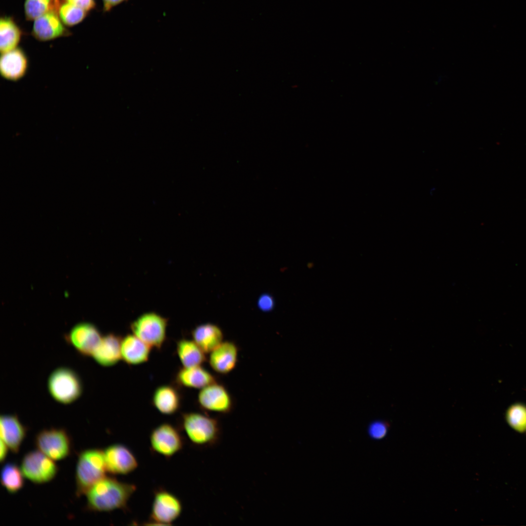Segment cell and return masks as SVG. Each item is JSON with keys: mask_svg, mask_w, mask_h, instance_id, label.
<instances>
[{"mask_svg": "<svg viewBox=\"0 0 526 526\" xmlns=\"http://www.w3.org/2000/svg\"><path fill=\"white\" fill-rule=\"evenodd\" d=\"M136 490L134 484L105 476L86 493L87 508L96 512L126 510L129 500Z\"/></svg>", "mask_w": 526, "mask_h": 526, "instance_id": "cell-1", "label": "cell"}, {"mask_svg": "<svg viewBox=\"0 0 526 526\" xmlns=\"http://www.w3.org/2000/svg\"><path fill=\"white\" fill-rule=\"evenodd\" d=\"M180 427L191 444L198 448H213L221 439L222 429L218 420L206 414L182 413Z\"/></svg>", "mask_w": 526, "mask_h": 526, "instance_id": "cell-2", "label": "cell"}, {"mask_svg": "<svg viewBox=\"0 0 526 526\" xmlns=\"http://www.w3.org/2000/svg\"><path fill=\"white\" fill-rule=\"evenodd\" d=\"M107 472L103 451L91 449L81 451L75 470L77 496L86 494L95 483L106 476Z\"/></svg>", "mask_w": 526, "mask_h": 526, "instance_id": "cell-3", "label": "cell"}, {"mask_svg": "<svg viewBox=\"0 0 526 526\" xmlns=\"http://www.w3.org/2000/svg\"><path fill=\"white\" fill-rule=\"evenodd\" d=\"M47 387L50 395L56 401L65 405L76 401L83 391V382L79 375L66 366L58 367L51 373Z\"/></svg>", "mask_w": 526, "mask_h": 526, "instance_id": "cell-4", "label": "cell"}, {"mask_svg": "<svg viewBox=\"0 0 526 526\" xmlns=\"http://www.w3.org/2000/svg\"><path fill=\"white\" fill-rule=\"evenodd\" d=\"M168 320L153 313H145L132 321L130 328L133 334L151 348L160 350L166 339Z\"/></svg>", "mask_w": 526, "mask_h": 526, "instance_id": "cell-5", "label": "cell"}, {"mask_svg": "<svg viewBox=\"0 0 526 526\" xmlns=\"http://www.w3.org/2000/svg\"><path fill=\"white\" fill-rule=\"evenodd\" d=\"M183 506L179 498L163 488H156L149 523L152 525H171L180 516Z\"/></svg>", "mask_w": 526, "mask_h": 526, "instance_id": "cell-6", "label": "cell"}, {"mask_svg": "<svg viewBox=\"0 0 526 526\" xmlns=\"http://www.w3.org/2000/svg\"><path fill=\"white\" fill-rule=\"evenodd\" d=\"M149 441L152 451L167 459L179 452L184 445L179 429L169 423H162L154 428L150 434Z\"/></svg>", "mask_w": 526, "mask_h": 526, "instance_id": "cell-7", "label": "cell"}, {"mask_svg": "<svg viewBox=\"0 0 526 526\" xmlns=\"http://www.w3.org/2000/svg\"><path fill=\"white\" fill-rule=\"evenodd\" d=\"M38 450L53 460H60L69 455L71 449L70 438L61 428L43 429L36 436Z\"/></svg>", "mask_w": 526, "mask_h": 526, "instance_id": "cell-8", "label": "cell"}, {"mask_svg": "<svg viewBox=\"0 0 526 526\" xmlns=\"http://www.w3.org/2000/svg\"><path fill=\"white\" fill-rule=\"evenodd\" d=\"M20 469L25 478L38 484L50 481L58 472V467L53 460L38 450L30 451L24 456Z\"/></svg>", "mask_w": 526, "mask_h": 526, "instance_id": "cell-9", "label": "cell"}, {"mask_svg": "<svg viewBox=\"0 0 526 526\" xmlns=\"http://www.w3.org/2000/svg\"><path fill=\"white\" fill-rule=\"evenodd\" d=\"M102 336L94 324L83 322L76 324L64 335L66 342L84 357L92 356Z\"/></svg>", "mask_w": 526, "mask_h": 526, "instance_id": "cell-10", "label": "cell"}, {"mask_svg": "<svg viewBox=\"0 0 526 526\" xmlns=\"http://www.w3.org/2000/svg\"><path fill=\"white\" fill-rule=\"evenodd\" d=\"M197 402L202 410L222 414L230 413L233 407L229 392L225 386L216 381L200 389Z\"/></svg>", "mask_w": 526, "mask_h": 526, "instance_id": "cell-11", "label": "cell"}, {"mask_svg": "<svg viewBox=\"0 0 526 526\" xmlns=\"http://www.w3.org/2000/svg\"><path fill=\"white\" fill-rule=\"evenodd\" d=\"M106 469L113 475H127L138 466L137 459L126 445L121 443L111 445L103 451Z\"/></svg>", "mask_w": 526, "mask_h": 526, "instance_id": "cell-12", "label": "cell"}, {"mask_svg": "<svg viewBox=\"0 0 526 526\" xmlns=\"http://www.w3.org/2000/svg\"><path fill=\"white\" fill-rule=\"evenodd\" d=\"M239 349L231 341H223L209 353L208 363L211 369L220 375L231 372L238 363Z\"/></svg>", "mask_w": 526, "mask_h": 526, "instance_id": "cell-13", "label": "cell"}, {"mask_svg": "<svg viewBox=\"0 0 526 526\" xmlns=\"http://www.w3.org/2000/svg\"><path fill=\"white\" fill-rule=\"evenodd\" d=\"M28 66V57L19 48L1 53L0 73L5 79L12 81L20 80L26 74Z\"/></svg>", "mask_w": 526, "mask_h": 526, "instance_id": "cell-14", "label": "cell"}, {"mask_svg": "<svg viewBox=\"0 0 526 526\" xmlns=\"http://www.w3.org/2000/svg\"><path fill=\"white\" fill-rule=\"evenodd\" d=\"M0 439L14 453H17L26 435L27 428L16 414H3L0 417Z\"/></svg>", "mask_w": 526, "mask_h": 526, "instance_id": "cell-15", "label": "cell"}, {"mask_svg": "<svg viewBox=\"0 0 526 526\" xmlns=\"http://www.w3.org/2000/svg\"><path fill=\"white\" fill-rule=\"evenodd\" d=\"M58 13L49 12L35 20L32 34L40 41L52 40L68 34Z\"/></svg>", "mask_w": 526, "mask_h": 526, "instance_id": "cell-16", "label": "cell"}, {"mask_svg": "<svg viewBox=\"0 0 526 526\" xmlns=\"http://www.w3.org/2000/svg\"><path fill=\"white\" fill-rule=\"evenodd\" d=\"M122 338L114 333L103 336L92 357L100 365L105 367L115 365L121 358V343Z\"/></svg>", "mask_w": 526, "mask_h": 526, "instance_id": "cell-17", "label": "cell"}, {"mask_svg": "<svg viewBox=\"0 0 526 526\" xmlns=\"http://www.w3.org/2000/svg\"><path fill=\"white\" fill-rule=\"evenodd\" d=\"M151 347L134 334H128L122 338V359L130 365H137L148 361Z\"/></svg>", "mask_w": 526, "mask_h": 526, "instance_id": "cell-18", "label": "cell"}, {"mask_svg": "<svg viewBox=\"0 0 526 526\" xmlns=\"http://www.w3.org/2000/svg\"><path fill=\"white\" fill-rule=\"evenodd\" d=\"M151 401L152 405L161 413L172 415L179 410L182 396L175 386L163 385L157 387L154 390Z\"/></svg>", "mask_w": 526, "mask_h": 526, "instance_id": "cell-19", "label": "cell"}, {"mask_svg": "<svg viewBox=\"0 0 526 526\" xmlns=\"http://www.w3.org/2000/svg\"><path fill=\"white\" fill-rule=\"evenodd\" d=\"M175 381L180 386L201 389L216 381L214 376L201 365L180 368L175 375Z\"/></svg>", "mask_w": 526, "mask_h": 526, "instance_id": "cell-20", "label": "cell"}, {"mask_svg": "<svg viewBox=\"0 0 526 526\" xmlns=\"http://www.w3.org/2000/svg\"><path fill=\"white\" fill-rule=\"evenodd\" d=\"M192 339L206 353H210L223 341L224 334L217 325L203 323L196 326L191 332Z\"/></svg>", "mask_w": 526, "mask_h": 526, "instance_id": "cell-21", "label": "cell"}, {"mask_svg": "<svg viewBox=\"0 0 526 526\" xmlns=\"http://www.w3.org/2000/svg\"><path fill=\"white\" fill-rule=\"evenodd\" d=\"M176 350L184 367L201 366L206 361V353L193 339H179L176 343Z\"/></svg>", "mask_w": 526, "mask_h": 526, "instance_id": "cell-22", "label": "cell"}, {"mask_svg": "<svg viewBox=\"0 0 526 526\" xmlns=\"http://www.w3.org/2000/svg\"><path fill=\"white\" fill-rule=\"evenodd\" d=\"M21 32L10 18L3 17L0 21V50L3 53L17 48Z\"/></svg>", "mask_w": 526, "mask_h": 526, "instance_id": "cell-23", "label": "cell"}, {"mask_svg": "<svg viewBox=\"0 0 526 526\" xmlns=\"http://www.w3.org/2000/svg\"><path fill=\"white\" fill-rule=\"evenodd\" d=\"M24 475L16 464H5L1 471V482L3 487L10 493L19 491L24 484Z\"/></svg>", "mask_w": 526, "mask_h": 526, "instance_id": "cell-24", "label": "cell"}, {"mask_svg": "<svg viewBox=\"0 0 526 526\" xmlns=\"http://www.w3.org/2000/svg\"><path fill=\"white\" fill-rule=\"evenodd\" d=\"M60 6L59 0H25V17L27 20H35L50 11L58 13Z\"/></svg>", "mask_w": 526, "mask_h": 526, "instance_id": "cell-25", "label": "cell"}, {"mask_svg": "<svg viewBox=\"0 0 526 526\" xmlns=\"http://www.w3.org/2000/svg\"><path fill=\"white\" fill-rule=\"evenodd\" d=\"M508 425L515 431L523 433L526 431V405L517 402L507 409L505 414Z\"/></svg>", "mask_w": 526, "mask_h": 526, "instance_id": "cell-26", "label": "cell"}, {"mask_svg": "<svg viewBox=\"0 0 526 526\" xmlns=\"http://www.w3.org/2000/svg\"><path fill=\"white\" fill-rule=\"evenodd\" d=\"M87 11L68 2L59 7L58 16L61 21L67 26H73L81 22L86 17Z\"/></svg>", "mask_w": 526, "mask_h": 526, "instance_id": "cell-27", "label": "cell"}, {"mask_svg": "<svg viewBox=\"0 0 526 526\" xmlns=\"http://www.w3.org/2000/svg\"><path fill=\"white\" fill-rule=\"evenodd\" d=\"M388 430V426L385 422L376 420L369 425L367 432L371 439L378 440L386 436Z\"/></svg>", "mask_w": 526, "mask_h": 526, "instance_id": "cell-28", "label": "cell"}, {"mask_svg": "<svg viewBox=\"0 0 526 526\" xmlns=\"http://www.w3.org/2000/svg\"><path fill=\"white\" fill-rule=\"evenodd\" d=\"M258 305L262 311H270L274 307V300L272 297L268 294L263 295L258 300Z\"/></svg>", "mask_w": 526, "mask_h": 526, "instance_id": "cell-29", "label": "cell"}, {"mask_svg": "<svg viewBox=\"0 0 526 526\" xmlns=\"http://www.w3.org/2000/svg\"><path fill=\"white\" fill-rule=\"evenodd\" d=\"M66 2L77 6L88 11L93 9L95 5L94 0H64Z\"/></svg>", "mask_w": 526, "mask_h": 526, "instance_id": "cell-30", "label": "cell"}, {"mask_svg": "<svg viewBox=\"0 0 526 526\" xmlns=\"http://www.w3.org/2000/svg\"><path fill=\"white\" fill-rule=\"evenodd\" d=\"M128 0H102L104 12H109L115 6Z\"/></svg>", "mask_w": 526, "mask_h": 526, "instance_id": "cell-31", "label": "cell"}, {"mask_svg": "<svg viewBox=\"0 0 526 526\" xmlns=\"http://www.w3.org/2000/svg\"><path fill=\"white\" fill-rule=\"evenodd\" d=\"M9 448L6 443L0 439V461L2 463L5 459Z\"/></svg>", "mask_w": 526, "mask_h": 526, "instance_id": "cell-32", "label": "cell"}]
</instances>
